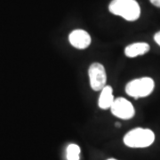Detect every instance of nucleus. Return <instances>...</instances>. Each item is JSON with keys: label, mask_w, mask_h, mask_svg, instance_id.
Here are the masks:
<instances>
[{"label": "nucleus", "mask_w": 160, "mask_h": 160, "mask_svg": "<svg viewBox=\"0 0 160 160\" xmlns=\"http://www.w3.org/2000/svg\"><path fill=\"white\" fill-rule=\"evenodd\" d=\"M150 3L153 5V6H157V7H159L160 8V0H149Z\"/></svg>", "instance_id": "nucleus-11"}, {"label": "nucleus", "mask_w": 160, "mask_h": 160, "mask_svg": "<svg viewBox=\"0 0 160 160\" xmlns=\"http://www.w3.org/2000/svg\"><path fill=\"white\" fill-rule=\"evenodd\" d=\"M108 160H117V159H115V158H109V159Z\"/></svg>", "instance_id": "nucleus-13"}, {"label": "nucleus", "mask_w": 160, "mask_h": 160, "mask_svg": "<svg viewBox=\"0 0 160 160\" xmlns=\"http://www.w3.org/2000/svg\"><path fill=\"white\" fill-rule=\"evenodd\" d=\"M150 49V46L147 43H133L129 46H127L125 49V54L126 56L129 58H134L143 55L145 53H147Z\"/></svg>", "instance_id": "nucleus-7"}, {"label": "nucleus", "mask_w": 160, "mask_h": 160, "mask_svg": "<svg viewBox=\"0 0 160 160\" xmlns=\"http://www.w3.org/2000/svg\"><path fill=\"white\" fill-rule=\"evenodd\" d=\"M70 45L79 50L86 49L91 45V36L84 29H75L69 36Z\"/></svg>", "instance_id": "nucleus-6"}, {"label": "nucleus", "mask_w": 160, "mask_h": 160, "mask_svg": "<svg viewBox=\"0 0 160 160\" xmlns=\"http://www.w3.org/2000/svg\"><path fill=\"white\" fill-rule=\"evenodd\" d=\"M88 76L90 79V86L93 91H101L107 86V73L102 63H92L88 69Z\"/></svg>", "instance_id": "nucleus-4"}, {"label": "nucleus", "mask_w": 160, "mask_h": 160, "mask_svg": "<svg viewBox=\"0 0 160 160\" xmlns=\"http://www.w3.org/2000/svg\"><path fill=\"white\" fill-rule=\"evenodd\" d=\"M155 141V134L150 129L135 128L129 131L124 137V143L130 148H147Z\"/></svg>", "instance_id": "nucleus-2"}, {"label": "nucleus", "mask_w": 160, "mask_h": 160, "mask_svg": "<svg viewBox=\"0 0 160 160\" xmlns=\"http://www.w3.org/2000/svg\"><path fill=\"white\" fill-rule=\"evenodd\" d=\"M110 111L117 118L125 120L131 119L135 115L133 105L128 100L122 97L115 99L110 107Z\"/></svg>", "instance_id": "nucleus-5"}, {"label": "nucleus", "mask_w": 160, "mask_h": 160, "mask_svg": "<svg viewBox=\"0 0 160 160\" xmlns=\"http://www.w3.org/2000/svg\"><path fill=\"white\" fill-rule=\"evenodd\" d=\"M109 10L111 13L121 16L128 22H134L141 15V7L136 0H112Z\"/></svg>", "instance_id": "nucleus-1"}, {"label": "nucleus", "mask_w": 160, "mask_h": 160, "mask_svg": "<svg viewBox=\"0 0 160 160\" xmlns=\"http://www.w3.org/2000/svg\"><path fill=\"white\" fill-rule=\"evenodd\" d=\"M116 126H117V127H119L120 126L119 123H116Z\"/></svg>", "instance_id": "nucleus-12"}, {"label": "nucleus", "mask_w": 160, "mask_h": 160, "mask_svg": "<svg viewBox=\"0 0 160 160\" xmlns=\"http://www.w3.org/2000/svg\"><path fill=\"white\" fill-rule=\"evenodd\" d=\"M154 40H155V42H156V43L160 46V31L157 32V33L155 34Z\"/></svg>", "instance_id": "nucleus-10"}, {"label": "nucleus", "mask_w": 160, "mask_h": 160, "mask_svg": "<svg viewBox=\"0 0 160 160\" xmlns=\"http://www.w3.org/2000/svg\"><path fill=\"white\" fill-rule=\"evenodd\" d=\"M154 87V80L145 77L130 81L126 86V92L134 99L147 97L153 92Z\"/></svg>", "instance_id": "nucleus-3"}, {"label": "nucleus", "mask_w": 160, "mask_h": 160, "mask_svg": "<svg viewBox=\"0 0 160 160\" xmlns=\"http://www.w3.org/2000/svg\"><path fill=\"white\" fill-rule=\"evenodd\" d=\"M115 98L113 95V89L110 86H105L101 90L98 105L102 109H110Z\"/></svg>", "instance_id": "nucleus-8"}, {"label": "nucleus", "mask_w": 160, "mask_h": 160, "mask_svg": "<svg viewBox=\"0 0 160 160\" xmlns=\"http://www.w3.org/2000/svg\"><path fill=\"white\" fill-rule=\"evenodd\" d=\"M66 157L68 160H79L80 148L77 144H69L66 150Z\"/></svg>", "instance_id": "nucleus-9"}]
</instances>
